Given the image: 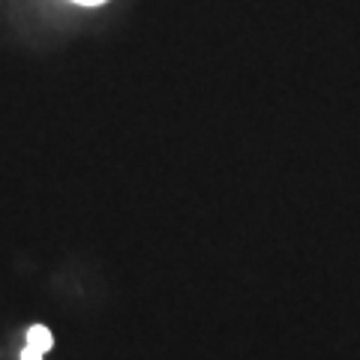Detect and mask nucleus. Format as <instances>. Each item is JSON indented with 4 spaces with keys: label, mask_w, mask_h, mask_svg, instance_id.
Listing matches in <instances>:
<instances>
[{
    "label": "nucleus",
    "mask_w": 360,
    "mask_h": 360,
    "mask_svg": "<svg viewBox=\"0 0 360 360\" xmlns=\"http://www.w3.org/2000/svg\"><path fill=\"white\" fill-rule=\"evenodd\" d=\"M27 345L30 348H37V352H49V348L54 345V340H51V330L49 328H42V324H33V328L27 330Z\"/></svg>",
    "instance_id": "nucleus-1"
},
{
    "label": "nucleus",
    "mask_w": 360,
    "mask_h": 360,
    "mask_svg": "<svg viewBox=\"0 0 360 360\" xmlns=\"http://www.w3.org/2000/svg\"><path fill=\"white\" fill-rule=\"evenodd\" d=\"M21 360H42V352H37V348H25V352H21Z\"/></svg>",
    "instance_id": "nucleus-2"
},
{
    "label": "nucleus",
    "mask_w": 360,
    "mask_h": 360,
    "mask_svg": "<svg viewBox=\"0 0 360 360\" xmlns=\"http://www.w3.org/2000/svg\"><path fill=\"white\" fill-rule=\"evenodd\" d=\"M72 4H82V6H99V4H105V0H72Z\"/></svg>",
    "instance_id": "nucleus-3"
}]
</instances>
